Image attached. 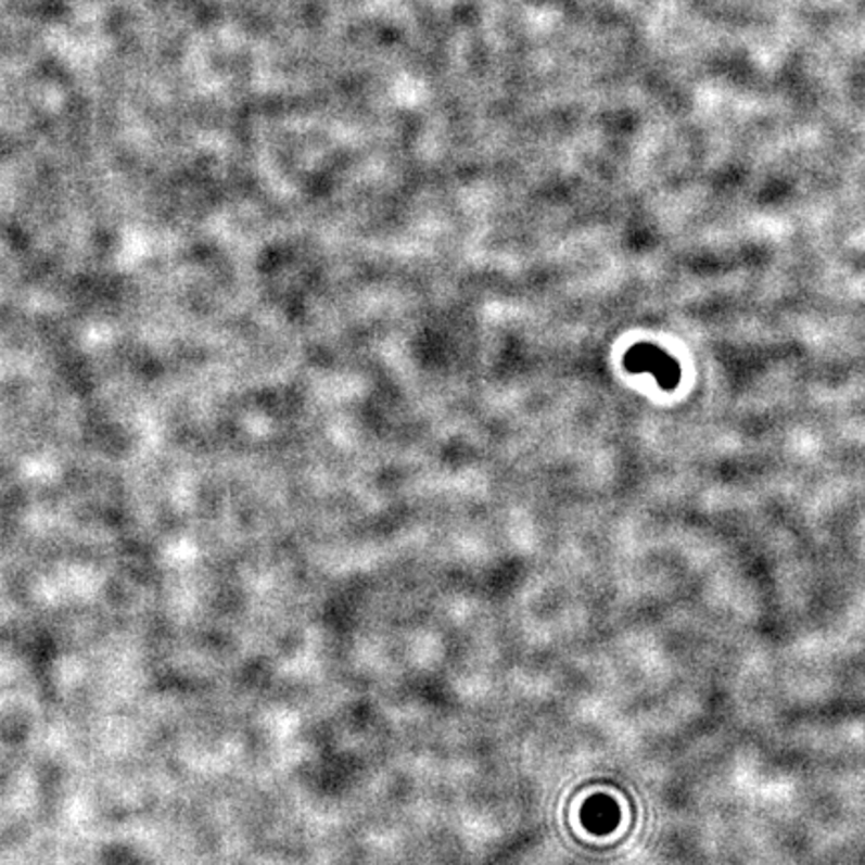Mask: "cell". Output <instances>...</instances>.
Instances as JSON below:
<instances>
[{
  "instance_id": "1",
  "label": "cell",
  "mask_w": 865,
  "mask_h": 865,
  "mask_svg": "<svg viewBox=\"0 0 865 865\" xmlns=\"http://www.w3.org/2000/svg\"><path fill=\"white\" fill-rule=\"evenodd\" d=\"M623 365L632 373L653 374L658 379L659 385L667 389V391L679 385V377H682L679 362L675 361L672 355H667L665 351L656 347V345H649V343L635 345V347L627 351Z\"/></svg>"
},
{
  "instance_id": "2",
  "label": "cell",
  "mask_w": 865,
  "mask_h": 865,
  "mask_svg": "<svg viewBox=\"0 0 865 865\" xmlns=\"http://www.w3.org/2000/svg\"><path fill=\"white\" fill-rule=\"evenodd\" d=\"M582 819L589 831L597 836H606L620 824V807L608 796H595L583 807Z\"/></svg>"
}]
</instances>
